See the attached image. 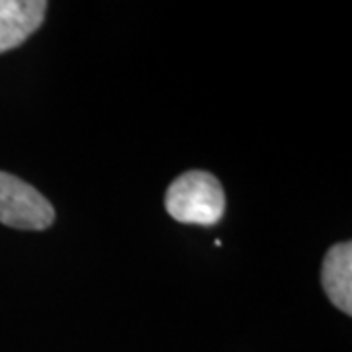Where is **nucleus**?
<instances>
[{"label": "nucleus", "instance_id": "obj_1", "mask_svg": "<svg viewBox=\"0 0 352 352\" xmlns=\"http://www.w3.org/2000/svg\"><path fill=\"white\" fill-rule=\"evenodd\" d=\"M164 208L180 223L212 227L223 217L226 196L214 175L190 170L170 182L164 196Z\"/></svg>", "mask_w": 352, "mask_h": 352}, {"label": "nucleus", "instance_id": "obj_2", "mask_svg": "<svg viewBox=\"0 0 352 352\" xmlns=\"http://www.w3.org/2000/svg\"><path fill=\"white\" fill-rule=\"evenodd\" d=\"M53 221L55 210L41 192L0 170V223L22 231H43Z\"/></svg>", "mask_w": 352, "mask_h": 352}, {"label": "nucleus", "instance_id": "obj_3", "mask_svg": "<svg viewBox=\"0 0 352 352\" xmlns=\"http://www.w3.org/2000/svg\"><path fill=\"white\" fill-rule=\"evenodd\" d=\"M47 2L0 0V53L22 45L43 24Z\"/></svg>", "mask_w": 352, "mask_h": 352}, {"label": "nucleus", "instance_id": "obj_4", "mask_svg": "<svg viewBox=\"0 0 352 352\" xmlns=\"http://www.w3.org/2000/svg\"><path fill=\"white\" fill-rule=\"evenodd\" d=\"M323 289L331 302L346 315L352 314V245L339 243L325 254L321 268Z\"/></svg>", "mask_w": 352, "mask_h": 352}]
</instances>
